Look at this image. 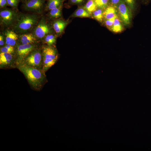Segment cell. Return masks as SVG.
<instances>
[{
    "mask_svg": "<svg viewBox=\"0 0 151 151\" xmlns=\"http://www.w3.org/2000/svg\"><path fill=\"white\" fill-rule=\"evenodd\" d=\"M79 34L70 27H42L24 54L25 60L40 68L55 66L75 48Z\"/></svg>",
    "mask_w": 151,
    "mask_h": 151,
    "instance_id": "obj_1",
    "label": "cell"
},
{
    "mask_svg": "<svg viewBox=\"0 0 151 151\" xmlns=\"http://www.w3.org/2000/svg\"><path fill=\"white\" fill-rule=\"evenodd\" d=\"M39 28L35 19L13 14L2 17L0 22L1 49L9 54L24 55L32 45Z\"/></svg>",
    "mask_w": 151,
    "mask_h": 151,
    "instance_id": "obj_2",
    "label": "cell"
},
{
    "mask_svg": "<svg viewBox=\"0 0 151 151\" xmlns=\"http://www.w3.org/2000/svg\"><path fill=\"white\" fill-rule=\"evenodd\" d=\"M86 138L93 142L113 124L116 108L112 97L105 91L88 93L84 103Z\"/></svg>",
    "mask_w": 151,
    "mask_h": 151,
    "instance_id": "obj_3",
    "label": "cell"
},
{
    "mask_svg": "<svg viewBox=\"0 0 151 151\" xmlns=\"http://www.w3.org/2000/svg\"><path fill=\"white\" fill-rule=\"evenodd\" d=\"M85 112L84 105L79 98L70 97L49 118V128L77 137L84 128Z\"/></svg>",
    "mask_w": 151,
    "mask_h": 151,
    "instance_id": "obj_4",
    "label": "cell"
},
{
    "mask_svg": "<svg viewBox=\"0 0 151 151\" xmlns=\"http://www.w3.org/2000/svg\"><path fill=\"white\" fill-rule=\"evenodd\" d=\"M101 55L87 35L80 39L67 60L65 67L73 78H87L92 71L100 68Z\"/></svg>",
    "mask_w": 151,
    "mask_h": 151,
    "instance_id": "obj_5",
    "label": "cell"
},
{
    "mask_svg": "<svg viewBox=\"0 0 151 151\" xmlns=\"http://www.w3.org/2000/svg\"><path fill=\"white\" fill-rule=\"evenodd\" d=\"M90 0H55L45 6L44 15L50 22L66 23L81 28L90 15Z\"/></svg>",
    "mask_w": 151,
    "mask_h": 151,
    "instance_id": "obj_6",
    "label": "cell"
},
{
    "mask_svg": "<svg viewBox=\"0 0 151 151\" xmlns=\"http://www.w3.org/2000/svg\"><path fill=\"white\" fill-rule=\"evenodd\" d=\"M71 91L67 88L41 89L35 92L33 106L35 111V124L41 127L60 106L70 98Z\"/></svg>",
    "mask_w": 151,
    "mask_h": 151,
    "instance_id": "obj_7",
    "label": "cell"
},
{
    "mask_svg": "<svg viewBox=\"0 0 151 151\" xmlns=\"http://www.w3.org/2000/svg\"><path fill=\"white\" fill-rule=\"evenodd\" d=\"M37 137L49 151H88L77 137L60 133L49 127L40 130Z\"/></svg>",
    "mask_w": 151,
    "mask_h": 151,
    "instance_id": "obj_8",
    "label": "cell"
},
{
    "mask_svg": "<svg viewBox=\"0 0 151 151\" xmlns=\"http://www.w3.org/2000/svg\"><path fill=\"white\" fill-rule=\"evenodd\" d=\"M11 86L13 89L30 91L37 80L38 72L26 60L14 59L9 63Z\"/></svg>",
    "mask_w": 151,
    "mask_h": 151,
    "instance_id": "obj_9",
    "label": "cell"
},
{
    "mask_svg": "<svg viewBox=\"0 0 151 151\" xmlns=\"http://www.w3.org/2000/svg\"><path fill=\"white\" fill-rule=\"evenodd\" d=\"M73 78L65 67L56 65L42 68L37 77L42 89L67 88Z\"/></svg>",
    "mask_w": 151,
    "mask_h": 151,
    "instance_id": "obj_10",
    "label": "cell"
},
{
    "mask_svg": "<svg viewBox=\"0 0 151 151\" xmlns=\"http://www.w3.org/2000/svg\"><path fill=\"white\" fill-rule=\"evenodd\" d=\"M27 113L24 108L1 105L0 130L1 134H7L20 129L25 124Z\"/></svg>",
    "mask_w": 151,
    "mask_h": 151,
    "instance_id": "obj_11",
    "label": "cell"
},
{
    "mask_svg": "<svg viewBox=\"0 0 151 151\" xmlns=\"http://www.w3.org/2000/svg\"><path fill=\"white\" fill-rule=\"evenodd\" d=\"M134 46L123 39L114 40L108 43L105 49L106 57L115 68L122 67L127 62Z\"/></svg>",
    "mask_w": 151,
    "mask_h": 151,
    "instance_id": "obj_12",
    "label": "cell"
},
{
    "mask_svg": "<svg viewBox=\"0 0 151 151\" xmlns=\"http://www.w3.org/2000/svg\"><path fill=\"white\" fill-rule=\"evenodd\" d=\"M128 0H100L95 2L90 12L91 21L101 20L113 16L125 9Z\"/></svg>",
    "mask_w": 151,
    "mask_h": 151,
    "instance_id": "obj_13",
    "label": "cell"
},
{
    "mask_svg": "<svg viewBox=\"0 0 151 151\" xmlns=\"http://www.w3.org/2000/svg\"><path fill=\"white\" fill-rule=\"evenodd\" d=\"M124 10L113 16L100 21L97 27V32L104 37H113L123 32Z\"/></svg>",
    "mask_w": 151,
    "mask_h": 151,
    "instance_id": "obj_14",
    "label": "cell"
},
{
    "mask_svg": "<svg viewBox=\"0 0 151 151\" xmlns=\"http://www.w3.org/2000/svg\"><path fill=\"white\" fill-rule=\"evenodd\" d=\"M87 79L89 85L96 91H105L113 81L112 73L106 69L99 68L92 71Z\"/></svg>",
    "mask_w": 151,
    "mask_h": 151,
    "instance_id": "obj_15",
    "label": "cell"
},
{
    "mask_svg": "<svg viewBox=\"0 0 151 151\" xmlns=\"http://www.w3.org/2000/svg\"><path fill=\"white\" fill-rule=\"evenodd\" d=\"M16 12L24 16L35 19V13L39 4V0H14Z\"/></svg>",
    "mask_w": 151,
    "mask_h": 151,
    "instance_id": "obj_16",
    "label": "cell"
},
{
    "mask_svg": "<svg viewBox=\"0 0 151 151\" xmlns=\"http://www.w3.org/2000/svg\"><path fill=\"white\" fill-rule=\"evenodd\" d=\"M1 105L15 106L24 108L28 105L29 101L20 99L12 93L11 92L2 96L1 99Z\"/></svg>",
    "mask_w": 151,
    "mask_h": 151,
    "instance_id": "obj_17",
    "label": "cell"
},
{
    "mask_svg": "<svg viewBox=\"0 0 151 151\" xmlns=\"http://www.w3.org/2000/svg\"><path fill=\"white\" fill-rule=\"evenodd\" d=\"M16 12L14 0H0L1 18L12 15Z\"/></svg>",
    "mask_w": 151,
    "mask_h": 151,
    "instance_id": "obj_18",
    "label": "cell"
},
{
    "mask_svg": "<svg viewBox=\"0 0 151 151\" xmlns=\"http://www.w3.org/2000/svg\"><path fill=\"white\" fill-rule=\"evenodd\" d=\"M9 88V77L5 70L2 68L0 70V91L5 92Z\"/></svg>",
    "mask_w": 151,
    "mask_h": 151,
    "instance_id": "obj_19",
    "label": "cell"
},
{
    "mask_svg": "<svg viewBox=\"0 0 151 151\" xmlns=\"http://www.w3.org/2000/svg\"><path fill=\"white\" fill-rule=\"evenodd\" d=\"M40 1V3L43 4L45 6L48 5L49 4H52V2H53L55 0H39Z\"/></svg>",
    "mask_w": 151,
    "mask_h": 151,
    "instance_id": "obj_20",
    "label": "cell"
},
{
    "mask_svg": "<svg viewBox=\"0 0 151 151\" xmlns=\"http://www.w3.org/2000/svg\"><path fill=\"white\" fill-rule=\"evenodd\" d=\"M140 1L146 7H151V0H140Z\"/></svg>",
    "mask_w": 151,
    "mask_h": 151,
    "instance_id": "obj_21",
    "label": "cell"
},
{
    "mask_svg": "<svg viewBox=\"0 0 151 151\" xmlns=\"http://www.w3.org/2000/svg\"><path fill=\"white\" fill-rule=\"evenodd\" d=\"M148 32H149V33H151V25H150V27H149L148 28Z\"/></svg>",
    "mask_w": 151,
    "mask_h": 151,
    "instance_id": "obj_22",
    "label": "cell"
},
{
    "mask_svg": "<svg viewBox=\"0 0 151 151\" xmlns=\"http://www.w3.org/2000/svg\"><path fill=\"white\" fill-rule=\"evenodd\" d=\"M91 1H94V2H95V1H100V0H90Z\"/></svg>",
    "mask_w": 151,
    "mask_h": 151,
    "instance_id": "obj_23",
    "label": "cell"
}]
</instances>
